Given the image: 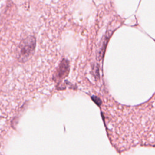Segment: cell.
I'll use <instances>...</instances> for the list:
<instances>
[{
	"label": "cell",
	"instance_id": "obj_1",
	"mask_svg": "<svg viewBox=\"0 0 155 155\" xmlns=\"http://www.w3.org/2000/svg\"><path fill=\"white\" fill-rule=\"evenodd\" d=\"M36 39L33 36L25 38L20 42L18 54L19 62H24L31 56L36 47Z\"/></svg>",
	"mask_w": 155,
	"mask_h": 155
}]
</instances>
